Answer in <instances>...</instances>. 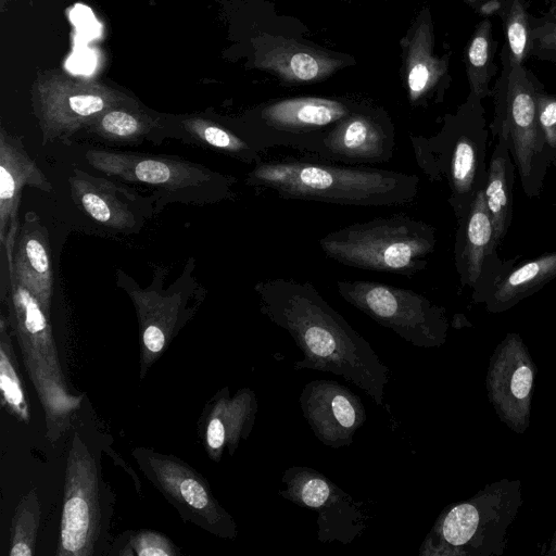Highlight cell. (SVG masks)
<instances>
[{
  "instance_id": "obj_38",
  "label": "cell",
  "mask_w": 556,
  "mask_h": 556,
  "mask_svg": "<svg viewBox=\"0 0 556 556\" xmlns=\"http://www.w3.org/2000/svg\"><path fill=\"white\" fill-rule=\"evenodd\" d=\"M466 1H468V2H470V3H473L476 0H466Z\"/></svg>"
},
{
  "instance_id": "obj_36",
  "label": "cell",
  "mask_w": 556,
  "mask_h": 556,
  "mask_svg": "<svg viewBox=\"0 0 556 556\" xmlns=\"http://www.w3.org/2000/svg\"><path fill=\"white\" fill-rule=\"evenodd\" d=\"M531 40L542 50L556 51V14L549 22L531 31Z\"/></svg>"
},
{
  "instance_id": "obj_10",
  "label": "cell",
  "mask_w": 556,
  "mask_h": 556,
  "mask_svg": "<svg viewBox=\"0 0 556 556\" xmlns=\"http://www.w3.org/2000/svg\"><path fill=\"white\" fill-rule=\"evenodd\" d=\"M101 511L94 460L77 438L70 452L58 555H92L100 533Z\"/></svg>"
},
{
  "instance_id": "obj_14",
  "label": "cell",
  "mask_w": 556,
  "mask_h": 556,
  "mask_svg": "<svg viewBox=\"0 0 556 556\" xmlns=\"http://www.w3.org/2000/svg\"><path fill=\"white\" fill-rule=\"evenodd\" d=\"M76 205L93 222L117 231L139 230L151 204L125 186L74 169L68 178Z\"/></svg>"
},
{
  "instance_id": "obj_6",
  "label": "cell",
  "mask_w": 556,
  "mask_h": 556,
  "mask_svg": "<svg viewBox=\"0 0 556 556\" xmlns=\"http://www.w3.org/2000/svg\"><path fill=\"white\" fill-rule=\"evenodd\" d=\"M85 156L109 177L155 188L165 202H214L231 193L233 179L180 157L105 149L88 150Z\"/></svg>"
},
{
  "instance_id": "obj_2",
  "label": "cell",
  "mask_w": 556,
  "mask_h": 556,
  "mask_svg": "<svg viewBox=\"0 0 556 556\" xmlns=\"http://www.w3.org/2000/svg\"><path fill=\"white\" fill-rule=\"evenodd\" d=\"M247 184L288 200L396 206L416 199L419 177L375 167L290 160L257 163L248 174Z\"/></svg>"
},
{
  "instance_id": "obj_27",
  "label": "cell",
  "mask_w": 556,
  "mask_h": 556,
  "mask_svg": "<svg viewBox=\"0 0 556 556\" xmlns=\"http://www.w3.org/2000/svg\"><path fill=\"white\" fill-rule=\"evenodd\" d=\"M5 318L0 321V388L8 410L24 422L29 421V407L24 392Z\"/></svg>"
},
{
  "instance_id": "obj_29",
  "label": "cell",
  "mask_w": 556,
  "mask_h": 556,
  "mask_svg": "<svg viewBox=\"0 0 556 556\" xmlns=\"http://www.w3.org/2000/svg\"><path fill=\"white\" fill-rule=\"evenodd\" d=\"M491 23L482 20L469 41L466 64L471 92L477 98L489 94V84L493 72Z\"/></svg>"
},
{
  "instance_id": "obj_34",
  "label": "cell",
  "mask_w": 556,
  "mask_h": 556,
  "mask_svg": "<svg viewBox=\"0 0 556 556\" xmlns=\"http://www.w3.org/2000/svg\"><path fill=\"white\" fill-rule=\"evenodd\" d=\"M132 548L139 556H173L175 546L163 535L152 531L138 533L132 540Z\"/></svg>"
},
{
  "instance_id": "obj_11",
  "label": "cell",
  "mask_w": 556,
  "mask_h": 556,
  "mask_svg": "<svg viewBox=\"0 0 556 556\" xmlns=\"http://www.w3.org/2000/svg\"><path fill=\"white\" fill-rule=\"evenodd\" d=\"M536 366L517 333H507L494 349L486 371L490 403L500 420L517 434L530 425Z\"/></svg>"
},
{
  "instance_id": "obj_18",
  "label": "cell",
  "mask_w": 556,
  "mask_h": 556,
  "mask_svg": "<svg viewBox=\"0 0 556 556\" xmlns=\"http://www.w3.org/2000/svg\"><path fill=\"white\" fill-rule=\"evenodd\" d=\"M159 269L151 288L141 289L124 273H118V283L131 298L142 329V344L150 356L157 355L165 346L194 282L191 275H181L168 290H161Z\"/></svg>"
},
{
  "instance_id": "obj_22",
  "label": "cell",
  "mask_w": 556,
  "mask_h": 556,
  "mask_svg": "<svg viewBox=\"0 0 556 556\" xmlns=\"http://www.w3.org/2000/svg\"><path fill=\"white\" fill-rule=\"evenodd\" d=\"M340 65V60L289 42L274 46L258 61L260 67L271 71L285 80L294 83H308L325 78Z\"/></svg>"
},
{
  "instance_id": "obj_7",
  "label": "cell",
  "mask_w": 556,
  "mask_h": 556,
  "mask_svg": "<svg viewBox=\"0 0 556 556\" xmlns=\"http://www.w3.org/2000/svg\"><path fill=\"white\" fill-rule=\"evenodd\" d=\"M341 298L417 348H439L447 334L444 309L414 290L368 280H337Z\"/></svg>"
},
{
  "instance_id": "obj_16",
  "label": "cell",
  "mask_w": 556,
  "mask_h": 556,
  "mask_svg": "<svg viewBox=\"0 0 556 556\" xmlns=\"http://www.w3.org/2000/svg\"><path fill=\"white\" fill-rule=\"evenodd\" d=\"M29 186L43 192L53 187L26 151L20 137L0 128V245L13 249L20 231L22 190Z\"/></svg>"
},
{
  "instance_id": "obj_31",
  "label": "cell",
  "mask_w": 556,
  "mask_h": 556,
  "mask_svg": "<svg viewBox=\"0 0 556 556\" xmlns=\"http://www.w3.org/2000/svg\"><path fill=\"white\" fill-rule=\"evenodd\" d=\"M39 520L36 494H29L20 503L12 522L11 556H31Z\"/></svg>"
},
{
  "instance_id": "obj_25",
  "label": "cell",
  "mask_w": 556,
  "mask_h": 556,
  "mask_svg": "<svg viewBox=\"0 0 556 556\" xmlns=\"http://www.w3.org/2000/svg\"><path fill=\"white\" fill-rule=\"evenodd\" d=\"M494 243V226L486 206L484 192L480 190L472 201L466 225L464 257L466 278L469 285H475L480 277L483 260Z\"/></svg>"
},
{
  "instance_id": "obj_20",
  "label": "cell",
  "mask_w": 556,
  "mask_h": 556,
  "mask_svg": "<svg viewBox=\"0 0 556 556\" xmlns=\"http://www.w3.org/2000/svg\"><path fill=\"white\" fill-rule=\"evenodd\" d=\"M149 466L157 484L177 503L199 515L216 533L233 538L236 525L218 505L210 489L191 469L179 462L164 457L149 458Z\"/></svg>"
},
{
  "instance_id": "obj_30",
  "label": "cell",
  "mask_w": 556,
  "mask_h": 556,
  "mask_svg": "<svg viewBox=\"0 0 556 556\" xmlns=\"http://www.w3.org/2000/svg\"><path fill=\"white\" fill-rule=\"evenodd\" d=\"M484 197L494 226L495 240H500L506 231L509 216L506 161L501 155L492 159Z\"/></svg>"
},
{
  "instance_id": "obj_19",
  "label": "cell",
  "mask_w": 556,
  "mask_h": 556,
  "mask_svg": "<svg viewBox=\"0 0 556 556\" xmlns=\"http://www.w3.org/2000/svg\"><path fill=\"white\" fill-rule=\"evenodd\" d=\"M8 268L41 303L49 315L53 296V267L47 228L33 212L25 215L13 249L4 252Z\"/></svg>"
},
{
  "instance_id": "obj_23",
  "label": "cell",
  "mask_w": 556,
  "mask_h": 556,
  "mask_svg": "<svg viewBox=\"0 0 556 556\" xmlns=\"http://www.w3.org/2000/svg\"><path fill=\"white\" fill-rule=\"evenodd\" d=\"M445 70V62L432 53L430 25L421 23L409 41L406 54V81L410 102L422 99L438 84Z\"/></svg>"
},
{
  "instance_id": "obj_26",
  "label": "cell",
  "mask_w": 556,
  "mask_h": 556,
  "mask_svg": "<svg viewBox=\"0 0 556 556\" xmlns=\"http://www.w3.org/2000/svg\"><path fill=\"white\" fill-rule=\"evenodd\" d=\"M181 124L184 129L201 143L244 162H256L261 159L262 149L211 119L193 116L185 118Z\"/></svg>"
},
{
  "instance_id": "obj_5",
  "label": "cell",
  "mask_w": 556,
  "mask_h": 556,
  "mask_svg": "<svg viewBox=\"0 0 556 556\" xmlns=\"http://www.w3.org/2000/svg\"><path fill=\"white\" fill-rule=\"evenodd\" d=\"M8 276V324L17 337L25 366L46 410L48 424H61L78 406V399L66 390L49 315L9 268Z\"/></svg>"
},
{
  "instance_id": "obj_13",
  "label": "cell",
  "mask_w": 556,
  "mask_h": 556,
  "mask_svg": "<svg viewBox=\"0 0 556 556\" xmlns=\"http://www.w3.org/2000/svg\"><path fill=\"white\" fill-rule=\"evenodd\" d=\"M299 403L315 437L333 448L353 443L356 431L367 418L362 400L334 380L319 379L306 383Z\"/></svg>"
},
{
  "instance_id": "obj_37",
  "label": "cell",
  "mask_w": 556,
  "mask_h": 556,
  "mask_svg": "<svg viewBox=\"0 0 556 556\" xmlns=\"http://www.w3.org/2000/svg\"><path fill=\"white\" fill-rule=\"evenodd\" d=\"M546 554L548 556H556V531L552 538V541H551V544H549V547H548Z\"/></svg>"
},
{
  "instance_id": "obj_12",
  "label": "cell",
  "mask_w": 556,
  "mask_h": 556,
  "mask_svg": "<svg viewBox=\"0 0 556 556\" xmlns=\"http://www.w3.org/2000/svg\"><path fill=\"white\" fill-rule=\"evenodd\" d=\"M352 112L343 102L317 97L273 102L260 112V119L269 135L264 149L288 146L315 153L323 135Z\"/></svg>"
},
{
  "instance_id": "obj_8",
  "label": "cell",
  "mask_w": 556,
  "mask_h": 556,
  "mask_svg": "<svg viewBox=\"0 0 556 556\" xmlns=\"http://www.w3.org/2000/svg\"><path fill=\"white\" fill-rule=\"evenodd\" d=\"M31 103L45 141L67 140L113 106L139 104L105 84L54 73L36 79Z\"/></svg>"
},
{
  "instance_id": "obj_35",
  "label": "cell",
  "mask_w": 556,
  "mask_h": 556,
  "mask_svg": "<svg viewBox=\"0 0 556 556\" xmlns=\"http://www.w3.org/2000/svg\"><path fill=\"white\" fill-rule=\"evenodd\" d=\"M539 124L545 141L553 149H556V98L539 94Z\"/></svg>"
},
{
  "instance_id": "obj_15",
  "label": "cell",
  "mask_w": 556,
  "mask_h": 556,
  "mask_svg": "<svg viewBox=\"0 0 556 556\" xmlns=\"http://www.w3.org/2000/svg\"><path fill=\"white\" fill-rule=\"evenodd\" d=\"M395 135L387 123L352 112L334 123L321 137L315 154L348 164L388 162L394 152Z\"/></svg>"
},
{
  "instance_id": "obj_32",
  "label": "cell",
  "mask_w": 556,
  "mask_h": 556,
  "mask_svg": "<svg viewBox=\"0 0 556 556\" xmlns=\"http://www.w3.org/2000/svg\"><path fill=\"white\" fill-rule=\"evenodd\" d=\"M504 22L508 45V65H522L531 40L526 1L509 0Z\"/></svg>"
},
{
  "instance_id": "obj_24",
  "label": "cell",
  "mask_w": 556,
  "mask_h": 556,
  "mask_svg": "<svg viewBox=\"0 0 556 556\" xmlns=\"http://www.w3.org/2000/svg\"><path fill=\"white\" fill-rule=\"evenodd\" d=\"M159 126V121L141 111L139 104H125L106 110L85 129L108 142L131 144L141 142Z\"/></svg>"
},
{
  "instance_id": "obj_3",
  "label": "cell",
  "mask_w": 556,
  "mask_h": 556,
  "mask_svg": "<svg viewBox=\"0 0 556 556\" xmlns=\"http://www.w3.org/2000/svg\"><path fill=\"white\" fill-rule=\"evenodd\" d=\"M522 505L521 481L503 478L446 506L419 547L420 556H501Z\"/></svg>"
},
{
  "instance_id": "obj_9",
  "label": "cell",
  "mask_w": 556,
  "mask_h": 556,
  "mask_svg": "<svg viewBox=\"0 0 556 556\" xmlns=\"http://www.w3.org/2000/svg\"><path fill=\"white\" fill-rule=\"evenodd\" d=\"M285 484L278 494L293 504L317 514V538L320 542L349 544L366 527L362 503L316 469L292 466L281 477Z\"/></svg>"
},
{
  "instance_id": "obj_1",
  "label": "cell",
  "mask_w": 556,
  "mask_h": 556,
  "mask_svg": "<svg viewBox=\"0 0 556 556\" xmlns=\"http://www.w3.org/2000/svg\"><path fill=\"white\" fill-rule=\"evenodd\" d=\"M261 312L294 340L303 358L295 370L343 377L382 405L390 369L369 342L308 281L275 278L257 282Z\"/></svg>"
},
{
  "instance_id": "obj_28",
  "label": "cell",
  "mask_w": 556,
  "mask_h": 556,
  "mask_svg": "<svg viewBox=\"0 0 556 556\" xmlns=\"http://www.w3.org/2000/svg\"><path fill=\"white\" fill-rule=\"evenodd\" d=\"M556 276V252L535 258L511 271L497 287L495 300L509 303Z\"/></svg>"
},
{
  "instance_id": "obj_21",
  "label": "cell",
  "mask_w": 556,
  "mask_h": 556,
  "mask_svg": "<svg viewBox=\"0 0 556 556\" xmlns=\"http://www.w3.org/2000/svg\"><path fill=\"white\" fill-rule=\"evenodd\" d=\"M257 412L255 393L242 389L232 399L225 392L214 405L207 421L205 440L212 457L218 459L224 447L232 454L241 439L248 438Z\"/></svg>"
},
{
  "instance_id": "obj_33",
  "label": "cell",
  "mask_w": 556,
  "mask_h": 556,
  "mask_svg": "<svg viewBox=\"0 0 556 556\" xmlns=\"http://www.w3.org/2000/svg\"><path fill=\"white\" fill-rule=\"evenodd\" d=\"M451 180L457 194L467 193L475 179L476 151L471 142L460 137L457 139L451 157Z\"/></svg>"
},
{
  "instance_id": "obj_4",
  "label": "cell",
  "mask_w": 556,
  "mask_h": 556,
  "mask_svg": "<svg viewBox=\"0 0 556 556\" xmlns=\"http://www.w3.org/2000/svg\"><path fill=\"white\" fill-rule=\"evenodd\" d=\"M318 244L328 258L345 266L414 276L426 267L435 239L425 222L396 214L342 227Z\"/></svg>"
},
{
  "instance_id": "obj_17",
  "label": "cell",
  "mask_w": 556,
  "mask_h": 556,
  "mask_svg": "<svg viewBox=\"0 0 556 556\" xmlns=\"http://www.w3.org/2000/svg\"><path fill=\"white\" fill-rule=\"evenodd\" d=\"M503 129L511 139L519 174L527 179L542 151L544 136L539 124L538 93L523 65L508 68L504 97Z\"/></svg>"
}]
</instances>
